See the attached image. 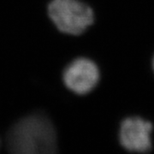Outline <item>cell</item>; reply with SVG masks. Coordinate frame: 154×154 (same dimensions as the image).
<instances>
[{"mask_svg": "<svg viewBox=\"0 0 154 154\" xmlns=\"http://www.w3.org/2000/svg\"><path fill=\"white\" fill-rule=\"evenodd\" d=\"M152 65H153V69H154V58H153V63H152Z\"/></svg>", "mask_w": 154, "mask_h": 154, "instance_id": "5", "label": "cell"}, {"mask_svg": "<svg viewBox=\"0 0 154 154\" xmlns=\"http://www.w3.org/2000/svg\"><path fill=\"white\" fill-rule=\"evenodd\" d=\"M152 124L140 117H128L122 122L119 133L120 143L134 152H146L152 148Z\"/></svg>", "mask_w": 154, "mask_h": 154, "instance_id": "4", "label": "cell"}, {"mask_svg": "<svg viewBox=\"0 0 154 154\" xmlns=\"http://www.w3.org/2000/svg\"><path fill=\"white\" fill-rule=\"evenodd\" d=\"M48 14L59 31L70 35L82 34L94 21L91 7L79 0H52Z\"/></svg>", "mask_w": 154, "mask_h": 154, "instance_id": "2", "label": "cell"}, {"mask_svg": "<svg viewBox=\"0 0 154 154\" xmlns=\"http://www.w3.org/2000/svg\"><path fill=\"white\" fill-rule=\"evenodd\" d=\"M7 147L16 154L54 153L57 147L55 128L44 114L27 116L9 130Z\"/></svg>", "mask_w": 154, "mask_h": 154, "instance_id": "1", "label": "cell"}, {"mask_svg": "<svg viewBox=\"0 0 154 154\" xmlns=\"http://www.w3.org/2000/svg\"><path fill=\"white\" fill-rule=\"evenodd\" d=\"M63 82L73 93L87 94L94 89L99 80L98 66L88 58L75 59L63 72Z\"/></svg>", "mask_w": 154, "mask_h": 154, "instance_id": "3", "label": "cell"}]
</instances>
